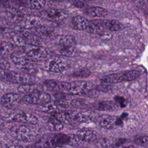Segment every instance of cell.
Masks as SVG:
<instances>
[{"instance_id": "1", "label": "cell", "mask_w": 148, "mask_h": 148, "mask_svg": "<svg viewBox=\"0 0 148 148\" xmlns=\"http://www.w3.org/2000/svg\"><path fill=\"white\" fill-rule=\"evenodd\" d=\"M140 75L139 71L136 70L128 71L123 73H113L105 76L101 78L103 83L114 84L126 81L134 80L138 78Z\"/></svg>"}, {"instance_id": "2", "label": "cell", "mask_w": 148, "mask_h": 148, "mask_svg": "<svg viewBox=\"0 0 148 148\" xmlns=\"http://www.w3.org/2000/svg\"><path fill=\"white\" fill-rule=\"evenodd\" d=\"M5 120L8 121H17L28 124H36L38 121V118L34 114L25 113L21 110H14L8 113L4 117Z\"/></svg>"}, {"instance_id": "3", "label": "cell", "mask_w": 148, "mask_h": 148, "mask_svg": "<svg viewBox=\"0 0 148 148\" xmlns=\"http://www.w3.org/2000/svg\"><path fill=\"white\" fill-rule=\"evenodd\" d=\"M1 80L4 82L12 83H31L34 79L28 73H20L15 72H6L2 73L0 77Z\"/></svg>"}, {"instance_id": "4", "label": "cell", "mask_w": 148, "mask_h": 148, "mask_svg": "<svg viewBox=\"0 0 148 148\" xmlns=\"http://www.w3.org/2000/svg\"><path fill=\"white\" fill-rule=\"evenodd\" d=\"M64 58L59 57L52 56L47 58L44 64V68L49 71L53 72H62L67 67L66 61Z\"/></svg>"}, {"instance_id": "5", "label": "cell", "mask_w": 148, "mask_h": 148, "mask_svg": "<svg viewBox=\"0 0 148 148\" xmlns=\"http://www.w3.org/2000/svg\"><path fill=\"white\" fill-rule=\"evenodd\" d=\"M51 100V96L42 91L27 94L23 98L24 102L32 105H45Z\"/></svg>"}, {"instance_id": "6", "label": "cell", "mask_w": 148, "mask_h": 148, "mask_svg": "<svg viewBox=\"0 0 148 148\" xmlns=\"http://www.w3.org/2000/svg\"><path fill=\"white\" fill-rule=\"evenodd\" d=\"M68 15L69 14L66 11L58 9H48L41 13L42 17L53 22L61 21L66 18Z\"/></svg>"}, {"instance_id": "7", "label": "cell", "mask_w": 148, "mask_h": 148, "mask_svg": "<svg viewBox=\"0 0 148 148\" xmlns=\"http://www.w3.org/2000/svg\"><path fill=\"white\" fill-rule=\"evenodd\" d=\"M37 134V129L31 125H20L16 131L17 138L23 142L31 141L36 136Z\"/></svg>"}, {"instance_id": "8", "label": "cell", "mask_w": 148, "mask_h": 148, "mask_svg": "<svg viewBox=\"0 0 148 148\" xmlns=\"http://www.w3.org/2000/svg\"><path fill=\"white\" fill-rule=\"evenodd\" d=\"M92 84L86 81H76L71 83L69 92L74 95H84L91 90Z\"/></svg>"}, {"instance_id": "9", "label": "cell", "mask_w": 148, "mask_h": 148, "mask_svg": "<svg viewBox=\"0 0 148 148\" xmlns=\"http://www.w3.org/2000/svg\"><path fill=\"white\" fill-rule=\"evenodd\" d=\"M96 120L99 125L106 129L113 128L116 125H119L121 122L120 120H119L117 117L108 115H103L99 116L97 117Z\"/></svg>"}, {"instance_id": "10", "label": "cell", "mask_w": 148, "mask_h": 148, "mask_svg": "<svg viewBox=\"0 0 148 148\" xmlns=\"http://www.w3.org/2000/svg\"><path fill=\"white\" fill-rule=\"evenodd\" d=\"M21 96L16 93H6L1 98V104L6 108L10 109L17 105L21 101Z\"/></svg>"}, {"instance_id": "11", "label": "cell", "mask_w": 148, "mask_h": 148, "mask_svg": "<svg viewBox=\"0 0 148 148\" xmlns=\"http://www.w3.org/2000/svg\"><path fill=\"white\" fill-rule=\"evenodd\" d=\"M72 135H66L64 134H58L54 135L49 142V146H61L64 145H71Z\"/></svg>"}, {"instance_id": "12", "label": "cell", "mask_w": 148, "mask_h": 148, "mask_svg": "<svg viewBox=\"0 0 148 148\" xmlns=\"http://www.w3.org/2000/svg\"><path fill=\"white\" fill-rule=\"evenodd\" d=\"M76 135L81 141L86 143H92L95 142L98 138V135L96 132L88 130H79L76 132Z\"/></svg>"}, {"instance_id": "13", "label": "cell", "mask_w": 148, "mask_h": 148, "mask_svg": "<svg viewBox=\"0 0 148 148\" xmlns=\"http://www.w3.org/2000/svg\"><path fill=\"white\" fill-rule=\"evenodd\" d=\"M91 108L102 111H113L117 109V105L111 101H102L91 103Z\"/></svg>"}, {"instance_id": "14", "label": "cell", "mask_w": 148, "mask_h": 148, "mask_svg": "<svg viewBox=\"0 0 148 148\" xmlns=\"http://www.w3.org/2000/svg\"><path fill=\"white\" fill-rule=\"evenodd\" d=\"M103 20H95L89 21V24L86 30L91 34L102 35L105 31Z\"/></svg>"}, {"instance_id": "15", "label": "cell", "mask_w": 148, "mask_h": 148, "mask_svg": "<svg viewBox=\"0 0 148 148\" xmlns=\"http://www.w3.org/2000/svg\"><path fill=\"white\" fill-rule=\"evenodd\" d=\"M28 57L32 59H40L45 58L47 56V50L40 46H33L27 51Z\"/></svg>"}, {"instance_id": "16", "label": "cell", "mask_w": 148, "mask_h": 148, "mask_svg": "<svg viewBox=\"0 0 148 148\" xmlns=\"http://www.w3.org/2000/svg\"><path fill=\"white\" fill-rule=\"evenodd\" d=\"M30 58L27 53L25 54L21 51L14 52L11 54V59L18 68L25 64L29 62Z\"/></svg>"}, {"instance_id": "17", "label": "cell", "mask_w": 148, "mask_h": 148, "mask_svg": "<svg viewBox=\"0 0 148 148\" xmlns=\"http://www.w3.org/2000/svg\"><path fill=\"white\" fill-rule=\"evenodd\" d=\"M20 35L23 39L25 43L31 46H40V39L35 34L28 31H20Z\"/></svg>"}, {"instance_id": "18", "label": "cell", "mask_w": 148, "mask_h": 148, "mask_svg": "<svg viewBox=\"0 0 148 148\" xmlns=\"http://www.w3.org/2000/svg\"><path fill=\"white\" fill-rule=\"evenodd\" d=\"M18 91L22 93L29 94L35 92L42 91L43 87L40 84L31 83H24L20 84L18 87Z\"/></svg>"}, {"instance_id": "19", "label": "cell", "mask_w": 148, "mask_h": 148, "mask_svg": "<svg viewBox=\"0 0 148 148\" xmlns=\"http://www.w3.org/2000/svg\"><path fill=\"white\" fill-rule=\"evenodd\" d=\"M89 24L88 20L81 16H76L72 20L73 28L76 30L83 31L87 28Z\"/></svg>"}, {"instance_id": "20", "label": "cell", "mask_w": 148, "mask_h": 148, "mask_svg": "<svg viewBox=\"0 0 148 148\" xmlns=\"http://www.w3.org/2000/svg\"><path fill=\"white\" fill-rule=\"evenodd\" d=\"M56 43L59 46H75L76 40L73 36L70 35H62L57 36Z\"/></svg>"}, {"instance_id": "21", "label": "cell", "mask_w": 148, "mask_h": 148, "mask_svg": "<svg viewBox=\"0 0 148 148\" xmlns=\"http://www.w3.org/2000/svg\"><path fill=\"white\" fill-rule=\"evenodd\" d=\"M86 13L92 17H103L108 14V11L101 7H91L86 9Z\"/></svg>"}, {"instance_id": "22", "label": "cell", "mask_w": 148, "mask_h": 148, "mask_svg": "<svg viewBox=\"0 0 148 148\" xmlns=\"http://www.w3.org/2000/svg\"><path fill=\"white\" fill-rule=\"evenodd\" d=\"M103 21L105 28L110 31H117L123 28L122 24L117 20H106Z\"/></svg>"}, {"instance_id": "23", "label": "cell", "mask_w": 148, "mask_h": 148, "mask_svg": "<svg viewBox=\"0 0 148 148\" xmlns=\"http://www.w3.org/2000/svg\"><path fill=\"white\" fill-rule=\"evenodd\" d=\"M40 20L39 17L29 16L23 21V27L26 28H35L40 25Z\"/></svg>"}, {"instance_id": "24", "label": "cell", "mask_w": 148, "mask_h": 148, "mask_svg": "<svg viewBox=\"0 0 148 148\" xmlns=\"http://www.w3.org/2000/svg\"><path fill=\"white\" fill-rule=\"evenodd\" d=\"M60 47V48L58 49V53L60 55L72 57L74 56L76 53V49L75 46H63Z\"/></svg>"}, {"instance_id": "25", "label": "cell", "mask_w": 148, "mask_h": 148, "mask_svg": "<svg viewBox=\"0 0 148 148\" xmlns=\"http://www.w3.org/2000/svg\"><path fill=\"white\" fill-rule=\"evenodd\" d=\"M44 84L50 91L53 92L61 91L60 82L55 81L53 80H46L44 82Z\"/></svg>"}, {"instance_id": "26", "label": "cell", "mask_w": 148, "mask_h": 148, "mask_svg": "<svg viewBox=\"0 0 148 148\" xmlns=\"http://www.w3.org/2000/svg\"><path fill=\"white\" fill-rule=\"evenodd\" d=\"M13 49V45L10 42L2 41L1 43V58L6 57Z\"/></svg>"}, {"instance_id": "27", "label": "cell", "mask_w": 148, "mask_h": 148, "mask_svg": "<svg viewBox=\"0 0 148 148\" xmlns=\"http://www.w3.org/2000/svg\"><path fill=\"white\" fill-rule=\"evenodd\" d=\"M71 105L75 108L84 109L86 108H91V103L88 102V101L84 99L76 98L73 99L71 102Z\"/></svg>"}, {"instance_id": "28", "label": "cell", "mask_w": 148, "mask_h": 148, "mask_svg": "<svg viewBox=\"0 0 148 148\" xmlns=\"http://www.w3.org/2000/svg\"><path fill=\"white\" fill-rule=\"evenodd\" d=\"M35 31L42 36H47L50 35L54 31V28L51 27L39 25L35 28Z\"/></svg>"}, {"instance_id": "29", "label": "cell", "mask_w": 148, "mask_h": 148, "mask_svg": "<svg viewBox=\"0 0 148 148\" xmlns=\"http://www.w3.org/2000/svg\"><path fill=\"white\" fill-rule=\"evenodd\" d=\"M18 68L29 75H34L36 73L38 72L37 67L34 64L30 63V62L25 64L24 65L20 66Z\"/></svg>"}, {"instance_id": "30", "label": "cell", "mask_w": 148, "mask_h": 148, "mask_svg": "<svg viewBox=\"0 0 148 148\" xmlns=\"http://www.w3.org/2000/svg\"><path fill=\"white\" fill-rule=\"evenodd\" d=\"M49 125L51 130L54 131H60L64 127L62 123L56 118L54 119H50L49 121Z\"/></svg>"}, {"instance_id": "31", "label": "cell", "mask_w": 148, "mask_h": 148, "mask_svg": "<svg viewBox=\"0 0 148 148\" xmlns=\"http://www.w3.org/2000/svg\"><path fill=\"white\" fill-rule=\"evenodd\" d=\"M114 89V86L110 83H106L101 84L97 86L96 90L98 91H102L105 92H112Z\"/></svg>"}, {"instance_id": "32", "label": "cell", "mask_w": 148, "mask_h": 148, "mask_svg": "<svg viewBox=\"0 0 148 148\" xmlns=\"http://www.w3.org/2000/svg\"><path fill=\"white\" fill-rule=\"evenodd\" d=\"M45 0H30V6L33 9H40L45 7Z\"/></svg>"}, {"instance_id": "33", "label": "cell", "mask_w": 148, "mask_h": 148, "mask_svg": "<svg viewBox=\"0 0 148 148\" xmlns=\"http://www.w3.org/2000/svg\"><path fill=\"white\" fill-rule=\"evenodd\" d=\"M91 75V72L87 69H82L80 71H77L73 73L72 75L76 77L84 78L89 76Z\"/></svg>"}, {"instance_id": "34", "label": "cell", "mask_w": 148, "mask_h": 148, "mask_svg": "<svg viewBox=\"0 0 148 148\" xmlns=\"http://www.w3.org/2000/svg\"><path fill=\"white\" fill-rule=\"evenodd\" d=\"M135 142L140 146H148V136L146 135H143L138 137L135 139Z\"/></svg>"}, {"instance_id": "35", "label": "cell", "mask_w": 148, "mask_h": 148, "mask_svg": "<svg viewBox=\"0 0 148 148\" xmlns=\"http://www.w3.org/2000/svg\"><path fill=\"white\" fill-rule=\"evenodd\" d=\"M114 100H115L116 102L117 103V104H118L121 108L125 106L126 101L124 98H123L121 97H115Z\"/></svg>"}, {"instance_id": "36", "label": "cell", "mask_w": 148, "mask_h": 148, "mask_svg": "<svg viewBox=\"0 0 148 148\" xmlns=\"http://www.w3.org/2000/svg\"><path fill=\"white\" fill-rule=\"evenodd\" d=\"M98 91L97 90H90L84 94V95H86L88 98H96L98 96Z\"/></svg>"}, {"instance_id": "37", "label": "cell", "mask_w": 148, "mask_h": 148, "mask_svg": "<svg viewBox=\"0 0 148 148\" xmlns=\"http://www.w3.org/2000/svg\"><path fill=\"white\" fill-rule=\"evenodd\" d=\"M10 63L7 60L3 59V58H2L1 60V68L2 69H8L10 68Z\"/></svg>"}, {"instance_id": "38", "label": "cell", "mask_w": 148, "mask_h": 148, "mask_svg": "<svg viewBox=\"0 0 148 148\" xmlns=\"http://www.w3.org/2000/svg\"><path fill=\"white\" fill-rule=\"evenodd\" d=\"M73 5H75L76 7L79 8H84V3H83L82 1H78V0H74L73 2Z\"/></svg>"}, {"instance_id": "39", "label": "cell", "mask_w": 148, "mask_h": 148, "mask_svg": "<svg viewBox=\"0 0 148 148\" xmlns=\"http://www.w3.org/2000/svg\"><path fill=\"white\" fill-rule=\"evenodd\" d=\"M1 3L6 8H8L9 6V2L8 0H1Z\"/></svg>"}, {"instance_id": "40", "label": "cell", "mask_w": 148, "mask_h": 148, "mask_svg": "<svg viewBox=\"0 0 148 148\" xmlns=\"http://www.w3.org/2000/svg\"><path fill=\"white\" fill-rule=\"evenodd\" d=\"M83 1H93V0H83Z\"/></svg>"}]
</instances>
